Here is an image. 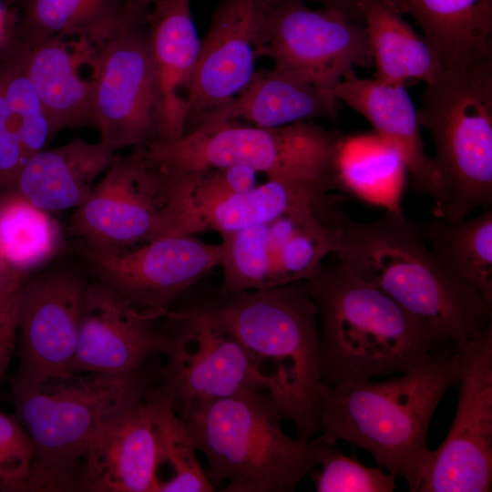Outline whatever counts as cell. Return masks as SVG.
<instances>
[{
	"label": "cell",
	"mask_w": 492,
	"mask_h": 492,
	"mask_svg": "<svg viewBox=\"0 0 492 492\" xmlns=\"http://www.w3.org/2000/svg\"><path fill=\"white\" fill-rule=\"evenodd\" d=\"M333 253L387 293L456 351L492 325V303L440 261L418 221L386 210L370 222L333 214Z\"/></svg>",
	"instance_id": "cell-1"
},
{
	"label": "cell",
	"mask_w": 492,
	"mask_h": 492,
	"mask_svg": "<svg viewBox=\"0 0 492 492\" xmlns=\"http://www.w3.org/2000/svg\"><path fill=\"white\" fill-rule=\"evenodd\" d=\"M304 283L317 307L321 381L327 386L404 373L456 350L337 257Z\"/></svg>",
	"instance_id": "cell-2"
},
{
	"label": "cell",
	"mask_w": 492,
	"mask_h": 492,
	"mask_svg": "<svg viewBox=\"0 0 492 492\" xmlns=\"http://www.w3.org/2000/svg\"><path fill=\"white\" fill-rule=\"evenodd\" d=\"M458 370V351L449 350L387 380L322 383L319 437L365 449L416 492L431 452L426 438L432 417L446 392L456 385Z\"/></svg>",
	"instance_id": "cell-3"
},
{
	"label": "cell",
	"mask_w": 492,
	"mask_h": 492,
	"mask_svg": "<svg viewBox=\"0 0 492 492\" xmlns=\"http://www.w3.org/2000/svg\"><path fill=\"white\" fill-rule=\"evenodd\" d=\"M144 368L128 374H71L40 383L12 381L15 415L34 455L9 492L81 491L83 457L94 436L154 386Z\"/></svg>",
	"instance_id": "cell-4"
},
{
	"label": "cell",
	"mask_w": 492,
	"mask_h": 492,
	"mask_svg": "<svg viewBox=\"0 0 492 492\" xmlns=\"http://www.w3.org/2000/svg\"><path fill=\"white\" fill-rule=\"evenodd\" d=\"M204 312L241 343L297 437L319 433L317 307L304 282L225 296Z\"/></svg>",
	"instance_id": "cell-5"
},
{
	"label": "cell",
	"mask_w": 492,
	"mask_h": 492,
	"mask_svg": "<svg viewBox=\"0 0 492 492\" xmlns=\"http://www.w3.org/2000/svg\"><path fill=\"white\" fill-rule=\"evenodd\" d=\"M283 420L267 391L251 390L214 401L184 423L215 488L292 492L318 465L321 440L289 436Z\"/></svg>",
	"instance_id": "cell-6"
},
{
	"label": "cell",
	"mask_w": 492,
	"mask_h": 492,
	"mask_svg": "<svg viewBox=\"0 0 492 492\" xmlns=\"http://www.w3.org/2000/svg\"><path fill=\"white\" fill-rule=\"evenodd\" d=\"M417 116L431 133L443 181L435 217L466 218L492 205V54L450 67L425 84Z\"/></svg>",
	"instance_id": "cell-7"
},
{
	"label": "cell",
	"mask_w": 492,
	"mask_h": 492,
	"mask_svg": "<svg viewBox=\"0 0 492 492\" xmlns=\"http://www.w3.org/2000/svg\"><path fill=\"white\" fill-rule=\"evenodd\" d=\"M343 137L313 121L279 128L224 121L141 149L151 162L168 171L242 166L267 179L323 182L336 188L334 163Z\"/></svg>",
	"instance_id": "cell-8"
},
{
	"label": "cell",
	"mask_w": 492,
	"mask_h": 492,
	"mask_svg": "<svg viewBox=\"0 0 492 492\" xmlns=\"http://www.w3.org/2000/svg\"><path fill=\"white\" fill-rule=\"evenodd\" d=\"M69 231L80 243L106 251L183 236L168 176L141 148L125 156L115 155L89 196L75 209Z\"/></svg>",
	"instance_id": "cell-9"
},
{
	"label": "cell",
	"mask_w": 492,
	"mask_h": 492,
	"mask_svg": "<svg viewBox=\"0 0 492 492\" xmlns=\"http://www.w3.org/2000/svg\"><path fill=\"white\" fill-rule=\"evenodd\" d=\"M338 201L334 197L321 208L297 210L221 237L222 296L313 277L335 250Z\"/></svg>",
	"instance_id": "cell-10"
},
{
	"label": "cell",
	"mask_w": 492,
	"mask_h": 492,
	"mask_svg": "<svg viewBox=\"0 0 492 492\" xmlns=\"http://www.w3.org/2000/svg\"><path fill=\"white\" fill-rule=\"evenodd\" d=\"M164 317L179 329L170 335L166 364L154 384L182 421L214 401L267 391L238 340L204 310H169Z\"/></svg>",
	"instance_id": "cell-11"
},
{
	"label": "cell",
	"mask_w": 492,
	"mask_h": 492,
	"mask_svg": "<svg viewBox=\"0 0 492 492\" xmlns=\"http://www.w3.org/2000/svg\"><path fill=\"white\" fill-rule=\"evenodd\" d=\"M146 12L130 18L95 58L96 128L115 151L159 140L160 97Z\"/></svg>",
	"instance_id": "cell-12"
},
{
	"label": "cell",
	"mask_w": 492,
	"mask_h": 492,
	"mask_svg": "<svg viewBox=\"0 0 492 492\" xmlns=\"http://www.w3.org/2000/svg\"><path fill=\"white\" fill-rule=\"evenodd\" d=\"M260 57L329 93L355 67L373 65L363 23L302 1H263Z\"/></svg>",
	"instance_id": "cell-13"
},
{
	"label": "cell",
	"mask_w": 492,
	"mask_h": 492,
	"mask_svg": "<svg viewBox=\"0 0 492 492\" xmlns=\"http://www.w3.org/2000/svg\"><path fill=\"white\" fill-rule=\"evenodd\" d=\"M457 405L431 450L416 492H489L492 485V325L458 351Z\"/></svg>",
	"instance_id": "cell-14"
},
{
	"label": "cell",
	"mask_w": 492,
	"mask_h": 492,
	"mask_svg": "<svg viewBox=\"0 0 492 492\" xmlns=\"http://www.w3.org/2000/svg\"><path fill=\"white\" fill-rule=\"evenodd\" d=\"M78 254L98 282L132 306L163 314L180 293L220 266L221 243L170 236L122 251L79 242Z\"/></svg>",
	"instance_id": "cell-15"
},
{
	"label": "cell",
	"mask_w": 492,
	"mask_h": 492,
	"mask_svg": "<svg viewBox=\"0 0 492 492\" xmlns=\"http://www.w3.org/2000/svg\"><path fill=\"white\" fill-rule=\"evenodd\" d=\"M87 285L81 274L66 268L45 271L23 283L15 380L40 383L72 374Z\"/></svg>",
	"instance_id": "cell-16"
},
{
	"label": "cell",
	"mask_w": 492,
	"mask_h": 492,
	"mask_svg": "<svg viewBox=\"0 0 492 492\" xmlns=\"http://www.w3.org/2000/svg\"><path fill=\"white\" fill-rule=\"evenodd\" d=\"M262 13L263 0H219L213 8L190 87L184 135L227 106L253 77Z\"/></svg>",
	"instance_id": "cell-17"
},
{
	"label": "cell",
	"mask_w": 492,
	"mask_h": 492,
	"mask_svg": "<svg viewBox=\"0 0 492 492\" xmlns=\"http://www.w3.org/2000/svg\"><path fill=\"white\" fill-rule=\"evenodd\" d=\"M158 312L136 308L97 281L88 282L72 374H122L144 368L146 361L165 355L171 336L154 323Z\"/></svg>",
	"instance_id": "cell-18"
},
{
	"label": "cell",
	"mask_w": 492,
	"mask_h": 492,
	"mask_svg": "<svg viewBox=\"0 0 492 492\" xmlns=\"http://www.w3.org/2000/svg\"><path fill=\"white\" fill-rule=\"evenodd\" d=\"M162 404L154 385L145 397L98 430L83 457L81 491L158 492Z\"/></svg>",
	"instance_id": "cell-19"
},
{
	"label": "cell",
	"mask_w": 492,
	"mask_h": 492,
	"mask_svg": "<svg viewBox=\"0 0 492 492\" xmlns=\"http://www.w3.org/2000/svg\"><path fill=\"white\" fill-rule=\"evenodd\" d=\"M329 93L365 118L374 132L395 149L414 190L434 200L435 215L443 201V181L433 158L425 152L417 109L405 86L361 78L350 70Z\"/></svg>",
	"instance_id": "cell-20"
},
{
	"label": "cell",
	"mask_w": 492,
	"mask_h": 492,
	"mask_svg": "<svg viewBox=\"0 0 492 492\" xmlns=\"http://www.w3.org/2000/svg\"><path fill=\"white\" fill-rule=\"evenodd\" d=\"M146 21L160 97L158 141H173L185 133L187 100L201 40L190 0H154Z\"/></svg>",
	"instance_id": "cell-21"
},
{
	"label": "cell",
	"mask_w": 492,
	"mask_h": 492,
	"mask_svg": "<svg viewBox=\"0 0 492 492\" xmlns=\"http://www.w3.org/2000/svg\"><path fill=\"white\" fill-rule=\"evenodd\" d=\"M115 155L101 139L91 143L75 138L57 148L43 149L26 161L11 189L48 212L77 209Z\"/></svg>",
	"instance_id": "cell-22"
},
{
	"label": "cell",
	"mask_w": 492,
	"mask_h": 492,
	"mask_svg": "<svg viewBox=\"0 0 492 492\" xmlns=\"http://www.w3.org/2000/svg\"><path fill=\"white\" fill-rule=\"evenodd\" d=\"M337 102L330 93L295 75L274 68L257 70L242 91L200 128L241 120L279 128L318 118H334Z\"/></svg>",
	"instance_id": "cell-23"
},
{
	"label": "cell",
	"mask_w": 492,
	"mask_h": 492,
	"mask_svg": "<svg viewBox=\"0 0 492 492\" xmlns=\"http://www.w3.org/2000/svg\"><path fill=\"white\" fill-rule=\"evenodd\" d=\"M11 46L38 97L52 138L66 128H96L93 81L87 82L77 74L62 39L32 47L14 39Z\"/></svg>",
	"instance_id": "cell-24"
},
{
	"label": "cell",
	"mask_w": 492,
	"mask_h": 492,
	"mask_svg": "<svg viewBox=\"0 0 492 492\" xmlns=\"http://www.w3.org/2000/svg\"><path fill=\"white\" fill-rule=\"evenodd\" d=\"M416 22L442 67L492 54V0H389Z\"/></svg>",
	"instance_id": "cell-25"
},
{
	"label": "cell",
	"mask_w": 492,
	"mask_h": 492,
	"mask_svg": "<svg viewBox=\"0 0 492 492\" xmlns=\"http://www.w3.org/2000/svg\"><path fill=\"white\" fill-rule=\"evenodd\" d=\"M147 8L133 0H25L15 38L32 47L76 36L98 49Z\"/></svg>",
	"instance_id": "cell-26"
},
{
	"label": "cell",
	"mask_w": 492,
	"mask_h": 492,
	"mask_svg": "<svg viewBox=\"0 0 492 492\" xmlns=\"http://www.w3.org/2000/svg\"><path fill=\"white\" fill-rule=\"evenodd\" d=\"M332 189L323 182L267 179L197 213L190 233L212 231L223 237L297 210L318 209L333 199Z\"/></svg>",
	"instance_id": "cell-27"
},
{
	"label": "cell",
	"mask_w": 492,
	"mask_h": 492,
	"mask_svg": "<svg viewBox=\"0 0 492 492\" xmlns=\"http://www.w3.org/2000/svg\"><path fill=\"white\" fill-rule=\"evenodd\" d=\"M363 24L375 66V79L405 86L433 81L442 66L424 36L418 35L389 0H364Z\"/></svg>",
	"instance_id": "cell-28"
},
{
	"label": "cell",
	"mask_w": 492,
	"mask_h": 492,
	"mask_svg": "<svg viewBox=\"0 0 492 492\" xmlns=\"http://www.w3.org/2000/svg\"><path fill=\"white\" fill-rule=\"evenodd\" d=\"M406 169L395 149L376 132L342 138L334 163L336 187L385 208L402 211Z\"/></svg>",
	"instance_id": "cell-29"
},
{
	"label": "cell",
	"mask_w": 492,
	"mask_h": 492,
	"mask_svg": "<svg viewBox=\"0 0 492 492\" xmlns=\"http://www.w3.org/2000/svg\"><path fill=\"white\" fill-rule=\"evenodd\" d=\"M424 237L446 267L492 303V210L475 218L418 221Z\"/></svg>",
	"instance_id": "cell-30"
},
{
	"label": "cell",
	"mask_w": 492,
	"mask_h": 492,
	"mask_svg": "<svg viewBox=\"0 0 492 492\" xmlns=\"http://www.w3.org/2000/svg\"><path fill=\"white\" fill-rule=\"evenodd\" d=\"M61 241L60 227L48 211L14 190L0 201V259L22 275L51 258Z\"/></svg>",
	"instance_id": "cell-31"
},
{
	"label": "cell",
	"mask_w": 492,
	"mask_h": 492,
	"mask_svg": "<svg viewBox=\"0 0 492 492\" xmlns=\"http://www.w3.org/2000/svg\"><path fill=\"white\" fill-rule=\"evenodd\" d=\"M160 436L162 464L172 470L171 477L161 481L158 492H211L215 490L202 469L184 421L162 397ZM161 464V465H162Z\"/></svg>",
	"instance_id": "cell-32"
},
{
	"label": "cell",
	"mask_w": 492,
	"mask_h": 492,
	"mask_svg": "<svg viewBox=\"0 0 492 492\" xmlns=\"http://www.w3.org/2000/svg\"><path fill=\"white\" fill-rule=\"evenodd\" d=\"M319 437V436H318ZM320 438V437H319ZM318 465L313 477L317 492H392L395 477L379 467L363 465L321 438Z\"/></svg>",
	"instance_id": "cell-33"
},
{
	"label": "cell",
	"mask_w": 492,
	"mask_h": 492,
	"mask_svg": "<svg viewBox=\"0 0 492 492\" xmlns=\"http://www.w3.org/2000/svg\"><path fill=\"white\" fill-rule=\"evenodd\" d=\"M32 442L15 415L0 409V491L9 492L28 469Z\"/></svg>",
	"instance_id": "cell-34"
},
{
	"label": "cell",
	"mask_w": 492,
	"mask_h": 492,
	"mask_svg": "<svg viewBox=\"0 0 492 492\" xmlns=\"http://www.w3.org/2000/svg\"><path fill=\"white\" fill-rule=\"evenodd\" d=\"M31 158L20 127L13 125L0 128V189L12 188L20 170Z\"/></svg>",
	"instance_id": "cell-35"
},
{
	"label": "cell",
	"mask_w": 492,
	"mask_h": 492,
	"mask_svg": "<svg viewBox=\"0 0 492 492\" xmlns=\"http://www.w3.org/2000/svg\"><path fill=\"white\" fill-rule=\"evenodd\" d=\"M20 290L0 301V384L15 349Z\"/></svg>",
	"instance_id": "cell-36"
},
{
	"label": "cell",
	"mask_w": 492,
	"mask_h": 492,
	"mask_svg": "<svg viewBox=\"0 0 492 492\" xmlns=\"http://www.w3.org/2000/svg\"><path fill=\"white\" fill-rule=\"evenodd\" d=\"M266 3H274L286 0H263ZM302 2H315L323 9L336 14L346 19L363 23L361 6L364 0H295Z\"/></svg>",
	"instance_id": "cell-37"
},
{
	"label": "cell",
	"mask_w": 492,
	"mask_h": 492,
	"mask_svg": "<svg viewBox=\"0 0 492 492\" xmlns=\"http://www.w3.org/2000/svg\"><path fill=\"white\" fill-rule=\"evenodd\" d=\"M23 283V275L0 259V291L12 292Z\"/></svg>",
	"instance_id": "cell-38"
},
{
	"label": "cell",
	"mask_w": 492,
	"mask_h": 492,
	"mask_svg": "<svg viewBox=\"0 0 492 492\" xmlns=\"http://www.w3.org/2000/svg\"><path fill=\"white\" fill-rule=\"evenodd\" d=\"M133 1H135L136 3L141 5L149 6L154 0H133Z\"/></svg>",
	"instance_id": "cell-39"
},
{
	"label": "cell",
	"mask_w": 492,
	"mask_h": 492,
	"mask_svg": "<svg viewBox=\"0 0 492 492\" xmlns=\"http://www.w3.org/2000/svg\"><path fill=\"white\" fill-rule=\"evenodd\" d=\"M20 289V288H19ZM17 291V290H16ZM15 291V292H16ZM3 292V291H0V301L4 300L5 298H6L7 296H9L10 294H12L13 292Z\"/></svg>",
	"instance_id": "cell-40"
},
{
	"label": "cell",
	"mask_w": 492,
	"mask_h": 492,
	"mask_svg": "<svg viewBox=\"0 0 492 492\" xmlns=\"http://www.w3.org/2000/svg\"><path fill=\"white\" fill-rule=\"evenodd\" d=\"M1 15H2V10L0 9V16H1Z\"/></svg>",
	"instance_id": "cell-41"
}]
</instances>
